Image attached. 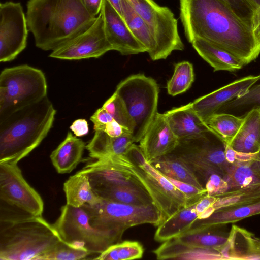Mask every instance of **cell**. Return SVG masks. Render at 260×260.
Wrapping results in <instances>:
<instances>
[{"instance_id": "21", "label": "cell", "mask_w": 260, "mask_h": 260, "mask_svg": "<svg viewBox=\"0 0 260 260\" xmlns=\"http://www.w3.org/2000/svg\"><path fill=\"white\" fill-rule=\"evenodd\" d=\"M164 114L178 139L193 137L210 129L194 111L191 103L174 108Z\"/></svg>"}, {"instance_id": "14", "label": "cell", "mask_w": 260, "mask_h": 260, "mask_svg": "<svg viewBox=\"0 0 260 260\" xmlns=\"http://www.w3.org/2000/svg\"><path fill=\"white\" fill-rule=\"evenodd\" d=\"M110 50L101 11L88 28L52 50L49 57L62 60L98 58Z\"/></svg>"}, {"instance_id": "46", "label": "cell", "mask_w": 260, "mask_h": 260, "mask_svg": "<svg viewBox=\"0 0 260 260\" xmlns=\"http://www.w3.org/2000/svg\"><path fill=\"white\" fill-rule=\"evenodd\" d=\"M216 199L215 197L206 194L198 202L195 208L198 218L212 206Z\"/></svg>"}, {"instance_id": "2", "label": "cell", "mask_w": 260, "mask_h": 260, "mask_svg": "<svg viewBox=\"0 0 260 260\" xmlns=\"http://www.w3.org/2000/svg\"><path fill=\"white\" fill-rule=\"evenodd\" d=\"M26 17L36 46L53 50L88 28L96 17L82 0H28Z\"/></svg>"}, {"instance_id": "7", "label": "cell", "mask_w": 260, "mask_h": 260, "mask_svg": "<svg viewBox=\"0 0 260 260\" xmlns=\"http://www.w3.org/2000/svg\"><path fill=\"white\" fill-rule=\"evenodd\" d=\"M43 201L23 177L17 164L0 163V221L42 216Z\"/></svg>"}, {"instance_id": "15", "label": "cell", "mask_w": 260, "mask_h": 260, "mask_svg": "<svg viewBox=\"0 0 260 260\" xmlns=\"http://www.w3.org/2000/svg\"><path fill=\"white\" fill-rule=\"evenodd\" d=\"M107 39L113 50L124 55L146 52L145 48L135 37L123 18L108 0H103L101 10Z\"/></svg>"}, {"instance_id": "49", "label": "cell", "mask_w": 260, "mask_h": 260, "mask_svg": "<svg viewBox=\"0 0 260 260\" xmlns=\"http://www.w3.org/2000/svg\"><path fill=\"white\" fill-rule=\"evenodd\" d=\"M251 26L254 37L260 45V7L256 8L253 13Z\"/></svg>"}, {"instance_id": "36", "label": "cell", "mask_w": 260, "mask_h": 260, "mask_svg": "<svg viewBox=\"0 0 260 260\" xmlns=\"http://www.w3.org/2000/svg\"><path fill=\"white\" fill-rule=\"evenodd\" d=\"M212 208L214 211L227 206L252 202L260 199V182L236 189L230 190L217 197Z\"/></svg>"}, {"instance_id": "33", "label": "cell", "mask_w": 260, "mask_h": 260, "mask_svg": "<svg viewBox=\"0 0 260 260\" xmlns=\"http://www.w3.org/2000/svg\"><path fill=\"white\" fill-rule=\"evenodd\" d=\"M254 109L260 110V74L246 92L221 106L215 113H228L243 118Z\"/></svg>"}, {"instance_id": "28", "label": "cell", "mask_w": 260, "mask_h": 260, "mask_svg": "<svg viewBox=\"0 0 260 260\" xmlns=\"http://www.w3.org/2000/svg\"><path fill=\"white\" fill-rule=\"evenodd\" d=\"M63 188L66 204L73 207L92 205L101 200L93 191L87 174L81 170L70 176L63 183Z\"/></svg>"}, {"instance_id": "22", "label": "cell", "mask_w": 260, "mask_h": 260, "mask_svg": "<svg viewBox=\"0 0 260 260\" xmlns=\"http://www.w3.org/2000/svg\"><path fill=\"white\" fill-rule=\"evenodd\" d=\"M152 252L157 259L219 260L224 259L217 250L201 248L182 243L175 238L164 242Z\"/></svg>"}, {"instance_id": "5", "label": "cell", "mask_w": 260, "mask_h": 260, "mask_svg": "<svg viewBox=\"0 0 260 260\" xmlns=\"http://www.w3.org/2000/svg\"><path fill=\"white\" fill-rule=\"evenodd\" d=\"M106 158L139 182L164 220L182 207L191 204L184 194L146 160L139 145L134 143L125 155Z\"/></svg>"}, {"instance_id": "6", "label": "cell", "mask_w": 260, "mask_h": 260, "mask_svg": "<svg viewBox=\"0 0 260 260\" xmlns=\"http://www.w3.org/2000/svg\"><path fill=\"white\" fill-rule=\"evenodd\" d=\"M226 145V143L210 128L198 135L179 139L172 153L188 165L205 188L212 175L224 177L226 174L231 165L225 158Z\"/></svg>"}, {"instance_id": "27", "label": "cell", "mask_w": 260, "mask_h": 260, "mask_svg": "<svg viewBox=\"0 0 260 260\" xmlns=\"http://www.w3.org/2000/svg\"><path fill=\"white\" fill-rule=\"evenodd\" d=\"M229 145L238 152L253 154L259 151V109L252 110L243 118L242 125Z\"/></svg>"}, {"instance_id": "11", "label": "cell", "mask_w": 260, "mask_h": 260, "mask_svg": "<svg viewBox=\"0 0 260 260\" xmlns=\"http://www.w3.org/2000/svg\"><path fill=\"white\" fill-rule=\"evenodd\" d=\"M115 92L135 123L132 135L134 142H139L157 113L158 85L153 78L137 74L120 82Z\"/></svg>"}, {"instance_id": "48", "label": "cell", "mask_w": 260, "mask_h": 260, "mask_svg": "<svg viewBox=\"0 0 260 260\" xmlns=\"http://www.w3.org/2000/svg\"><path fill=\"white\" fill-rule=\"evenodd\" d=\"M88 12L92 16L97 17L100 14L103 0H82Z\"/></svg>"}, {"instance_id": "29", "label": "cell", "mask_w": 260, "mask_h": 260, "mask_svg": "<svg viewBox=\"0 0 260 260\" xmlns=\"http://www.w3.org/2000/svg\"><path fill=\"white\" fill-rule=\"evenodd\" d=\"M164 175L205 189L196 175L181 158L171 153L149 162Z\"/></svg>"}, {"instance_id": "45", "label": "cell", "mask_w": 260, "mask_h": 260, "mask_svg": "<svg viewBox=\"0 0 260 260\" xmlns=\"http://www.w3.org/2000/svg\"><path fill=\"white\" fill-rule=\"evenodd\" d=\"M100 130L104 131L111 137L120 136L128 131L115 120L104 125Z\"/></svg>"}, {"instance_id": "4", "label": "cell", "mask_w": 260, "mask_h": 260, "mask_svg": "<svg viewBox=\"0 0 260 260\" xmlns=\"http://www.w3.org/2000/svg\"><path fill=\"white\" fill-rule=\"evenodd\" d=\"M61 241L42 216L0 221V260H41Z\"/></svg>"}, {"instance_id": "20", "label": "cell", "mask_w": 260, "mask_h": 260, "mask_svg": "<svg viewBox=\"0 0 260 260\" xmlns=\"http://www.w3.org/2000/svg\"><path fill=\"white\" fill-rule=\"evenodd\" d=\"M259 214L260 199L217 209L206 218H197L189 230L219 228Z\"/></svg>"}, {"instance_id": "10", "label": "cell", "mask_w": 260, "mask_h": 260, "mask_svg": "<svg viewBox=\"0 0 260 260\" xmlns=\"http://www.w3.org/2000/svg\"><path fill=\"white\" fill-rule=\"evenodd\" d=\"M52 226L61 240L91 254H101L111 245L121 242L123 235L95 228L87 212L81 207L66 204Z\"/></svg>"}, {"instance_id": "18", "label": "cell", "mask_w": 260, "mask_h": 260, "mask_svg": "<svg viewBox=\"0 0 260 260\" xmlns=\"http://www.w3.org/2000/svg\"><path fill=\"white\" fill-rule=\"evenodd\" d=\"M89 162L81 170L86 173L93 189L107 186H126L144 188L128 173L114 165L108 158Z\"/></svg>"}, {"instance_id": "35", "label": "cell", "mask_w": 260, "mask_h": 260, "mask_svg": "<svg viewBox=\"0 0 260 260\" xmlns=\"http://www.w3.org/2000/svg\"><path fill=\"white\" fill-rule=\"evenodd\" d=\"M243 118L228 113H215L208 118L205 122L207 125L227 144L230 145L241 126Z\"/></svg>"}, {"instance_id": "44", "label": "cell", "mask_w": 260, "mask_h": 260, "mask_svg": "<svg viewBox=\"0 0 260 260\" xmlns=\"http://www.w3.org/2000/svg\"><path fill=\"white\" fill-rule=\"evenodd\" d=\"M90 119L93 123L94 131L100 130L104 125L114 120L110 114L103 107L97 109Z\"/></svg>"}, {"instance_id": "12", "label": "cell", "mask_w": 260, "mask_h": 260, "mask_svg": "<svg viewBox=\"0 0 260 260\" xmlns=\"http://www.w3.org/2000/svg\"><path fill=\"white\" fill-rule=\"evenodd\" d=\"M126 1L146 23L156 42L152 60L166 59L173 51L184 49L177 20L169 8L159 6L154 0Z\"/></svg>"}, {"instance_id": "26", "label": "cell", "mask_w": 260, "mask_h": 260, "mask_svg": "<svg viewBox=\"0 0 260 260\" xmlns=\"http://www.w3.org/2000/svg\"><path fill=\"white\" fill-rule=\"evenodd\" d=\"M197 203L182 207L165 219L158 226L154 234V240L164 242L188 231L198 218L195 208Z\"/></svg>"}, {"instance_id": "16", "label": "cell", "mask_w": 260, "mask_h": 260, "mask_svg": "<svg viewBox=\"0 0 260 260\" xmlns=\"http://www.w3.org/2000/svg\"><path fill=\"white\" fill-rule=\"evenodd\" d=\"M139 146L146 160L150 161L172 153L179 139L171 128L164 114L157 113Z\"/></svg>"}, {"instance_id": "39", "label": "cell", "mask_w": 260, "mask_h": 260, "mask_svg": "<svg viewBox=\"0 0 260 260\" xmlns=\"http://www.w3.org/2000/svg\"><path fill=\"white\" fill-rule=\"evenodd\" d=\"M102 107L110 114L114 120L132 134L135 128V123L123 101L115 92L104 103Z\"/></svg>"}, {"instance_id": "13", "label": "cell", "mask_w": 260, "mask_h": 260, "mask_svg": "<svg viewBox=\"0 0 260 260\" xmlns=\"http://www.w3.org/2000/svg\"><path fill=\"white\" fill-rule=\"evenodd\" d=\"M28 28L20 3L0 4V61L14 60L27 45Z\"/></svg>"}, {"instance_id": "8", "label": "cell", "mask_w": 260, "mask_h": 260, "mask_svg": "<svg viewBox=\"0 0 260 260\" xmlns=\"http://www.w3.org/2000/svg\"><path fill=\"white\" fill-rule=\"evenodd\" d=\"M42 70L27 64L4 69L0 74V119L47 96Z\"/></svg>"}, {"instance_id": "37", "label": "cell", "mask_w": 260, "mask_h": 260, "mask_svg": "<svg viewBox=\"0 0 260 260\" xmlns=\"http://www.w3.org/2000/svg\"><path fill=\"white\" fill-rule=\"evenodd\" d=\"M144 248L137 241H124L113 244L98 256V260H131L141 258Z\"/></svg>"}, {"instance_id": "30", "label": "cell", "mask_w": 260, "mask_h": 260, "mask_svg": "<svg viewBox=\"0 0 260 260\" xmlns=\"http://www.w3.org/2000/svg\"><path fill=\"white\" fill-rule=\"evenodd\" d=\"M220 228L189 230L174 238L190 245L215 249L220 253L227 243L229 233L220 231Z\"/></svg>"}, {"instance_id": "42", "label": "cell", "mask_w": 260, "mask_h": 260, "mask_svg": "<svg viewBox=\"0 0 260 260\" xmlns=\"http://www.w3.org/2000/svg\"><path fill=\"white\" fill-rule=\"evenodd\" d=\"M166 177L178 190L186 196L190 204L197 203L207 194L206 189H201L190 184Z\"/></svg>"}, {"instance_id": "9", "label": "cell", "mask_w": 260, "mask_h": 260, "mask_svg": "<svg viewBox=\"0 0 260 260\" xmlns=\"http://www.w3.org/2000/svg\"><path fill=\"white\" fill-rule=\"evenodd\" d=\"M82 207L88 213L90 223L93 227L122 235L131 227L146 223L158 226L164 220L153 203L135 205L101 198L94 205L85 204Z\"/></svg>"}, {"instance_id": "3", "label": "cell", "mask_w": 260, "mask_h": 260, "mask_svg": "<svg viewBox=\"0 0 260 260\" xmlns=\"http://www.w3.org/2000/svg\"><path fill=\"white\" fill-rule=\"evenodd\" d=\"M56 111L47 96L0 119V163L18 162L52 128Z\"/></svg>"}, {"instance_id": "1", "label": "cell", "mask_w": 260, "mask_h": 260, "mask_svg": "<svg viewBox=\"0 0 260 260\" xmlns=\"http://www.w3.org/2000/svg\"><path fill=\"white\" fill-rule=\"evenodd\" d=\"M180 18L188 41L201 38L232 53L247 64L260 54L251 26L224 0H180Z\"/></svg>"}, {"instance_id": "25", "label": "cell", "mask_w": 260, "mask_h": 260, "mask_svg": "<svg viewBox=\"0 0 260 260\" xmlns=\"http://www.w3.org/2000/svg\"><path fill=\"white\" fill-rule=\"evenodd\" d=\"M199 55L213 68L214 71L233 72L245 65L241 59L226 50L201 38L191 43Z\"/></svg>"}, {"instance_id": "31", "label": "cell", "mask_w": 260, "mask_h": 260, "mask_svg": "<svg viewBox=\"0 0 260 260\" xmlns=\"http://www.w3.org/2000/svg\"><path fill=\"white\" fill-rule=\"evenodd\" d=\"M122 16L128 28L144 46L151 59H153L156 48V42L144 20L133 9L126 0H122Z\"/></svg>"}, {"instance_id": "32", "label": "cell", "mask_w": 260, "mask_h": 260, "mask_svg": "<svg viewBox=\"0 0 260 260\" xmlns=\"http://www.w3.org/2000/svg\"><path fill=\"white\" fill-rule=\"evenodd\" d=\"M93 190L100 198L118 203L135 205L153 203L150 196L142 188L118 186L101 187Z\"/></svg>"}, {"instance_id": "34", "label": "cell", "mask_w": 260, "mask_h": 260, "mask_svg": "<svg viewBox=\"0 0 260 260\" xmlns=\"http://www.w3.org/2000/svg\"><path fill=\"white\" fill-rule=\"evenodd\" d=\"M254 159L231 164L226 174L223 177L228 184V190L260 182V171L255 165Z\"/></svg>"}, {"instance_id": "47", "label": "cell", "mask_w": 260, "mask_h": 260, "mask_svg": "<svg viewBox=\"0 0 260 260\" xmlns=\"http://www.w3.org/2000/svg\"><path fill=\"white\" fill-rule=\"evenodd\" d=\"M70 128L77 137L85 136L89 132L87 121L81 118L75 120L70 126Z\"/></svg>"}, {"instance_id": "52", "label": "cell", "mask_w": 260, "mask_h": 260, "mask_svg": "<svg viewBox=\"0 0 260 260\" xmlns=\"http://www.w3.org/2000/svg\"><path fill=\"white\" fill-rule=\"evenodd\" d=\"M255 6L256 7L259 8L260 7V0H250Z\"/></svg>"}, {"instance_id": "41", "label": "cell", "mask_w": 260, "mask_h": 260, "mask_svg": "<svg viewBox=\"0 0 260 260\" xmlns=\"http://www.w3.org/2000/svg\"><path fill=\"white\" fill-rule=\"evenodd\" d=\"M233 12L251 25L253 13L257 8L250 0H224Z\"/></svg>"}, {"instance_id": "19", "label": "cell", "mask_w": 260, "mask_h": 260, "mask_svg": "<svg viewBox=\"0 0 260 260\" xmlns=\"http://www.w3.org/2000/svg\"><path fill=\"white\" fill-rule=\"evenodd\" d=\"M224 259H260V238L233 224L227 243L220 252Z\"/></svg>"}, {"instance_id": "40", "label": "cell", "mask_w": 260, "mask_h": 260, "mask_svg": "<svg viewBox=\"0 0 260 260\" xmlns=\"http://www.w3.org/2000/svg\"><path fill=\"white\" fill-rule=\"evenodd\" d=\"M91 254L87 250L74 247L62 240L41 260H78L86 258Z\"/></svg>"}, {"instance_id": "38", "label": "cell", "mask_w": 260, "mask_h": 260, "mask_svg": "<svg viewBox=\"0 0 260 260\" xmlns=\"http://www.w3.org/2000/svg\"><path fill=\"white\" fill-rule=\"evenodd\" d=\"M194 80L193 67L190 62L183 61L176 63L174 73L167 84L168 93L174 96L186 92Z\"/></svg>"}, {"instance_id": "17", "label": "cell", "mask_w": 260, "mask_h": 260, "mask_svg": "<svg viewBox=\"0 0 260 260\" xmlns=\"http://www.w3.org/2000/svg\"><path fill=\"white\" fill-rule=\"evenodd\" d=\"M259 78L258 76H248L238 79L191 102L198 115L205 121L222 105L236 98L247 90Z\"/></svg>"}, {"instance_id": "43", "label": "cell", "mask_w": 260, "mask_h": 260, "mask_svg": "<svg viewBox=\"0 0 260 260\" xmlns=\"http://www.w3.org/2000/svg\"><path fill=\"white\" fill-rule=\"evenodd\" d=\"M207 194L217 197L228 190V184L224 178L218 175L213 174L208 179L205 186Z\"/></svg>"}, {"instance_id": "50", "label": "cell", "mask_w": 260, "mask_h": 260, "mask_svg": "<svg viewBox=\"0 0 260 260\" xmlns=\"http://www.w3.org/2000/svg\"><path fill=\"white\" fill-rule=\"evenodd\" d=\"M114 9L123 18L122 0H108Z\"/></svg>"}, {"instance_id": "24", "label": "cell", "mask_w": 260, "mask_h": 260, "mask_svg": "<svg viewBox=\"0 0 260 260\" xmlns=\"http://www.w3.org/2000/svg\"><path fill=\"white\" fill-rule=\"evenodd\" d=\"M86 146L82 139L69 132L64 140L50 156L56 171L59 174L71 173L81 161Z\"/></svg>"}, {"instance_id": "51", "label": "cell", "mask_w": 260, "mask_h": 260, "mask_svg": "<svg viewBox=\"0 0 260 260\" xmlns=\"http://www.w3.org/2000/svg\"><path fill=\"white\" fill-rule=\"evenodd\" d=\"M254 162L256 167L260 171V150L256 153L255 158L254 159Z\"/></svg>"}, {"instance_id": "23", "label": "cell", "mask_w": 260, "mask_h": 260, "mask_svg": "<svg viewBox=\"0 0 260 260\" xmlns=\"http://www.w3.org/2000/svg\"><path fill=\"white\" fill-rule=\"evenodd\" d=\"M134 143L132 133L128 131L120 136L111 137L103 131L96 130L86 149L89 156L96 159L125 155Z\"/></svg>"}]
</instances>
